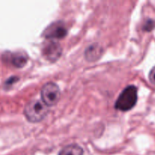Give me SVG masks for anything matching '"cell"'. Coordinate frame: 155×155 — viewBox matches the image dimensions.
Returning a JSON list of instances; mask_svg holds the SVG:
<instances>
[{"label": "cell", "mask_w": 155, "mask_h": 155, "mask_svg": "<svg viewBox=\"0 0 155 155\" xmlns=\"http://www.w3.org/2000/svg\"><path fill=\"white\" fill-rule=\"evenodd\" d=\"M137 100V88L130 85L126 87L119 95L115 103V108L123 112L129 111L135 107Z\"/></svg>", "instance_id": "obj_1"}, {"label": "cell", "mask_w": 155, "mask_h": 155, "mask_svg": "<svg viewBox=\"0 0 155 155\" xmlns=\"http://www.w3.org/2000/svg\"><path fill=\"white\" fill-rule=\"evenodd\" d=\"M48 113V106L42 101L38 99L32 100L27 102L24 110L26 118L30 122L38 123L42 121Z\"/></svg>", "instance_id": "obj_2"}, {"label": "cell", "mask_w": 155, "mask_h": 155, "mask_svg": "<svg viewBox=\"0 0 155 155\" xmlns=\"http://www.w3.org/2000/svg\"><path fill=\"white\" fill-rule=\"evenodd\" d=\"M60 89L54 83H47L41 89V98L44 104L48 107L54 106L60 99Z\"/></svg>", "instance_id": "obj_3"}, {"label": "cell", "mask_w": 155, "mask_h": 155, "mask_svg": "<svg viewBox=\"0 0 155 155\" xmlns=\"http://www.w3.org/2000/svg\"><path fill=\"white\" fill-rule=\"evenodd\" d=\"M68 33L66 27L61 22H55L48 26L45 30L43 36L49 40L61 39L66 36Z\"/></svg>", "instance_id": "obj_4"}, {"label": "cell", "mask_w": 155, "mask_h": 155, "mask_svg": "<svg viewBox=\"0 0 155 155\" xmlns=\"http://www.w3.org/2000/svg\"><path fill=\"white\" fill-rule=\"evenodd\" d=\"M62 49L60 44L53 40L45 42L42 46V54L50 61H56L61 54Z\"/></svg>", "instance_id": "obj_5"}, {"label": "cell", "mask_w": 155, "mask_h": 155, "mask_svg": "<svg viewBox=\"0 0 155 155\" xmlns=\"http://www.w3.org/2000/svg\"><path fill=\"white\" fill-rule=\"evenodd\" d=\"M4 60L10 62L11 64L18 68H23L27 63V58L21 53H9L3 55Z\"/></svg>", "instance_id": "obj_6"}, {"label": "cell", "mask_w": 155, "mask_h": 155, "mask_svg": "<svg viewBox=\"0 0 155 155\" xmlns=\"http://www.w3.org/2000/svg\"><path fill=\"white\" fill-rule=\"evenodd\" d=\"M101 54L102 48L96 43L89 45L85 51V57L89 61H95L101 58Z\"/></svg>", "instance_id": "obj_7"}, {"label": "cell", "mask_w": 155, "mask_h": 155, "mask_svg": "<svg viewBox=\"0 0 155 155\" xmlns=\"http://www.w3.org/2000/svg\"><path fill=\"white\" fill-rule=\"evenodd\" d=\"M58 155H83V150L77 145H70L64 147Z\"/></svg>", "instance_id": "obj_8"}, {"label": "cell", "mask_w": 155, "mask_h": 155, "mask_svg": "<svg viewBox=\"0 0 155 155\" xmlns=\"http://www.w3.org/2000/svg\"><path fill=\"white\" fill-rule=\"evenodd\" d=\"M154 27V23L151 20H148L145 22V25H144L143 30L145 31H151L153 28Z\"/></svg>", "instance_id": "obj_9"}, {"label": "cell", "mask_w": 155, "mask_h": 155, "mask_svg": "<svg viewBox=\"0 0 155 155\" xmlns=\"http://www.w3.org/2000/svg\"><path fill=\"white\" fill-rule=\"evenodd\" d=\"M18 80V77H10V78H9L8 80L5 83V86H12L14 83H16Z\"/></svg>", "instance_id": "obj_10"}, {"label": "cell", "mask_w": 155, "mask_h": 155, "mask_svg": "<svg viewBox=\"0 0 155 155\" xmlns=\"http://www.w3.org/2000/svg\"><path fill=\"white\" fill-rule=\"evenodd\" d=\"M149 80L152 84L155 85V66L151 70V71H150Z\"/></svg>", "instance_id": "obj_11"}]
</instances>
